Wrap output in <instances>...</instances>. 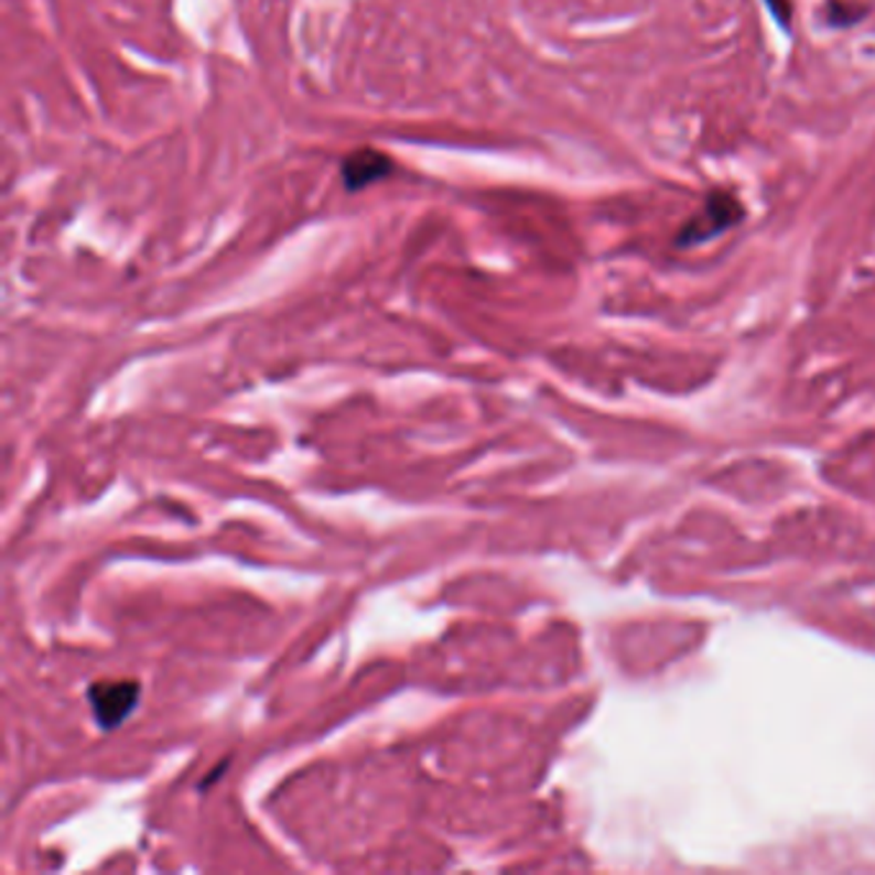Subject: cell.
Here are the masks:
<instances>
[{
	"instance_id": "cell-1",
	"label": "cell",
	"mask_w": 875,
	"mask_h": 875,
	"mask_svg": "<svg viewBox=\"0 0 875 875\" xmlns=\"http://www.w3.org/2000/svg\"><path fill=\"white\" fill-rule=\"evenodd\" d=\"M747 208L732 191H711L703 201L701 210L689 218L678 231L676 245L683 249L706 245V241L722 237L724 231L745 222Z\"/></svg>"
},
{
	"instance_id": "cell-2",
	"label": "cell",
	"mask_w": 875,
	"mask_h": 875,
	"mask_svg": "<svg viewBox=\"0 0 875 875\" xmlns=\"http://www.w3.org/2000/svg\"><path fill=\"white\" fill-rule=\"evenodd\" d=\"M88 701L93 716L100 730L111 732L127 719L139 703V683L137 681H104L90 685Z\"/></svg>"
},
{
	"instance_id": "cell-3",
	"label": "cell",
	"mask_w": 875,
	"mask_h": 875,
	"mask_svg": "<svg viewBox=\"0 0 875 875\" xmlns=\"http://www.w3.org/2000/svg\"><path fill=\"white\" fill-rule=\"evenodd\" d=\"M390 173H393V160L375 147H359L342 160V183L349 193L363 191V187L378 183Z\"/></svg>"
},
{
	"instance_id": "cell-4",
	"label": "cell",
	"mask_w": 875,
	"mask_h": 875,
	"mask_svg": "<svg viewBox=\"0 0 875 875\" xmlns=\"http://www.w3.org/2000/svg\"><path fill=\"white\" fill-rule=\"evenodd\" d=\"M865 15H868V8L865 6L850 3V0H827L824 19L830 26H838V29L855 26V23H861Z\"/></svg>"
},
{
	"instance_id": "cell-5",
	"label": "cell",
	"mask_w": 875,
	"mask_h": 875,
	"mask_svg": "<svg viewBox=\"0 0 875 875\" xmlns=\"http://www.w3.org/2000/svg\"><path fill=\"white\" fill-rule=\"evenodd\" d=\"M768 3V11L773 13V19H776L780 26H788L793 19V6L791 0H765Z\"/></svg>"
}]
</instances>
